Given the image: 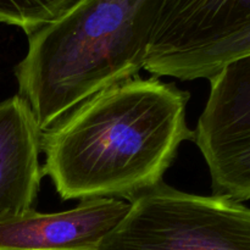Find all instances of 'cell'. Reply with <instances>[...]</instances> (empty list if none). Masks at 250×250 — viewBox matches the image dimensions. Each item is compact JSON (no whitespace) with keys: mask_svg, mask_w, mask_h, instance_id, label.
<instances>
[{"mask_svg":"<svg viewBox=\"0 0 250 250\" xmlns=\"http://www.w3.org/2000/svg\"><path fill=\"white\" fill-rule=\"evenodd\" d=\"M161 0H80L28 36L19 95L46 131L93 95L144 68Z\"/></svg>","mask_w":250,"mask_h":250,"instance_id":"cell-2","label":"cell"},{"mask_svg":"<svg viewBox=\"0 0 250 250\" xmlns=\"http://www.w3.org/2000/svg\"><path fill=\"white\" fill-rule=\"evenodd\" d=\"M42 136L24 98L0 103V220L34 210L44 176Z\"/></svg>","mask_w":250,"mask_h":250,"instance_id":"cell-7","label":"cell"},{"mask_svg":"<svg viewBox=\"0 0 250 250\" xmlns=\"http://www.w3.org/2000/svg\"><path fill=\"white\" fill-rule=\"evenodd\" d=\"M131 209L98 250H250V208L161 182Z\"/></svg>","mask_w":250,"mask_h":250,"instance_id":"cell-3","label":"cell"},{"mask_svg":"<svg viewBox=\"0 0 250 250\" xmlns=\"http://www.w3.org/2000/svg\"><path fill=\"white\" fill-rule=\"evenodd\" d=\"M80 0H0V22L23 29L27 36L53 23Z\"/></svg>","mask_w":250,"mask_h":250,"instance_id":"cell-9","label":"cell"},{"mask_svg":"<svg viewBox=\"0 0 250 250\" xmlns=\"http://www.w3.org/2000/svg\"><path fill=\"white\" fill-rule=\"evenodd\" d=\"M250 54V24L212 45L166 66L161 76L182 81L209 80L225 63Z\"/></svg>","mask_w":250,"mask_h":250,"instance_id":"cell-8","label":"cell"},{"mask_svg":"<svg viewBox=\"0 0 250 250\" xmlns=\"http://www.w3.org/2000/svg\"><path fill=\"white\" fill-rule=\"evenodd\" d=\"M189 92L159 78H133L83 102L43 132L44 175L62 200L131 202L163 182L181 143Z\"/></svg>","mask_w":250,"mask_h":250,"instance_id":"cell-1","label":"cell"},{"mask_svg":"<svg viewBox=\"0 0 250 250\" xmlns=\"http://www.w3.org/2000/svg\"><path fill=\"white\" fill-rule=\"evenodd\" d=\"M210 93L194 142L207 163L212 195L250 200V54L209 78Z\"/></svg>","mask_w":250,"mask_h":250,"instance_id":"cell-4","label":"cell"},{"mask_svg":"<svg viewBox=\"0 0 250 250\" xmlns=\"http://www.w3.org/2000/svg\"><path fill=\"white\" fill-rule=\"evenodd\" d=\"M250 24V0H161L144 70L159 77L175 61Z\"/></svg>","mask_w":250,"mask_h":250,"instance_id":"cell-5","label":"cell"},{"mask_svg":"<svg viewBox=\"0 0 250 250\" xmlns=\"http://www.w3.org/2000/svg\"><path fill=\"white\" fill-rule=\"evenodd\" d=\"M129 209L127 200L98 198L66 211L6 217L0 220V250H98Z\"/></svg>","mask_w":250,"mask_h":250,"instance_id":"cell-6","label":"cell"}]
</instances>
